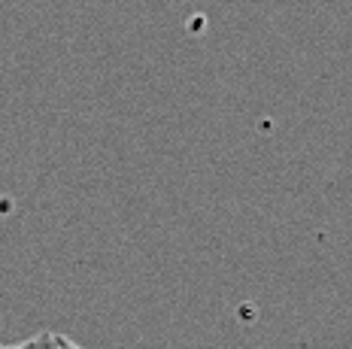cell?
Here are the masks:
<instances>
[{"instance_id": "6da1fadb", "label": "cell", "mask_w": 352, "mask_h": 349, "mask_svg": "<svg viewBox=\"0 0 352 349\" xmlns=\"http://www.w3.org/2000/svg\"><path fill=\"white\" fill-rule=\"evenodd\" d=\"M3 349H58V334H52V331H43V334H36V337L25 340V344L3 346Z\"/></svg>"}, {"instance_id": "7a4b0ae2", "label": "cell", "mask_w": 352, "mask_h": 349, "mask_svg": "<svg viewBox=\"0 0 352 349\" xmlns=\"http://www.w3.org/2000/svg\"><path fill=\"white\" fill-rule=\"evenodd\" d=\"M58 349H82V346H76L73 340H67V337H61V334H58Z\"/></svg>"}]
</instances>
